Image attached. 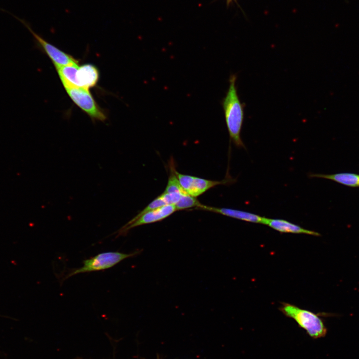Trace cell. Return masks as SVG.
I'll return each mask as SVG.
<instances>
[{
	"label": "cell",
	"mask_w": 359,
	"mask_h": 359,
	"mask_svg": "<svg viewBox=\"0 0 359 359\" xmlns=\"http://www.w3.org/2000/svg\"><path fill=\"white\" fill-rule=\"evenodd\" d=\"M236 80V74L230 75L229 88L221 104L230 141L237 148L245 149V146L241 138V132L244 119L245 104L241 102L238 95Z\"/></svg>",
	"instance_id": "6da1fadb"
},
{
	"label": "cell",
	"mask_w": 359,
	"mask_h": 359,
	"mask_svg": "<svg viewBox=\"0 0 359 359\" xmlns=\"http://www.w3.org/2000/svg\"><path fill=\"white\" fill-rule=\"evenodd\" d=\"M279 309L285 316L293 319L311 338L317 339L326 335V327L318 314L285 302L282 303Z\"/></svg>",
	"instance_id": "7a4b0ae2"
},
{
	"label": "cell",
	"mask_w": 359,
	"mask_h": 359,
	"mask_svg": "<svg viewBox=\"0 0 359 359\" xmlns=\"http://www.w3.org/2000/svg\"><path fill=\"white\" fill-rule=\"evenodd\" d=\"M141 252V250H137L129 254L118 251L99 253L84 260L82 267L72 269L66 275L63 280L79 273L102 271L110 268L126 258L139 254Z\"/></svg>",
	"instance_id": "3957f363"
},
{
	"label": "cell",
	"mask_w": 359,
	"mask_h": 359,
	"mask_svg": "<svg viewBox=\"0 0 359 359\" xmlns=\"http://www.w3.org/2000/svg\"><path fill=\"white\" fill-rule=\"evenodd\" d=\"M2 11L8 13L20 22L32 35L36 47L44 52L52 61L55 66H65L78 64V61L72 56L60 50L47 42L41 35L36 33L32 28L31 24L24 18H20L10 12L0 8Z\"/></svg>",
	"instance_id": "277c9868"
},
{
	"label": "cell",
	"mask_w": 359,
	"mask_h": 359,
	"mask_svg": "<svg viewBox=\"0 0 359 359\" xmlns=\"http://www.w3.org/2000/svg\"><path fill=\"white\" fill-rule=\"evenodd\" d=\"M175 173L184 191L195 197L200 196L217 185H227L235 181V179L228 177L221 181L206 180L196 176L181 174L178 172L176 169Z\"/></svg>",
	"instance_id": "5b68a950"
},
{
	"label": "cell",
	"mask_w": 359,
	"mask_h": 359,
	"mask_svg": "<svg viewBox=\"0 0 359 359\" xmlns=\"http://www.w3.org/2000/svg\"><path fill=\"white\" fill-rule=\"evenodd\" d=\"M64 88L72 100L93 120L104 121L106 116L97 104L88 89L65 86Z\"/></svg>",
	"instance_id": "8992f818"
},
{
	"label": "cell",
	"mask_w": 359,
	"mask_h": 359,
	"mask_svg": "<svg viewBox=\"0 0 359 359\" xmlns=\"http://www.w3.org/2000/svg\"><path fill=\"white\" fill-rule=\"evenodd\" d=\"M176 211L174 205H166L141 215H136L117 232V236L126 235L134 227L161 221Z\"/></svg>",
	"instance_id": "52a82bcc"
},
{
	"label": "cell",
	"mask_w": 359,
	"mask_h": 359,
	"mask_svg": "<svg viewBox=\"0 0 359 359\" xmlns=\"http://www.w3.org/2000/svg\"><path fill=\"white\" fill-rule=\"evenodd\" d=\"M196 209L218 213L231 218L254 223L263 224L265 219V217L244 211L226 208H217L203 204Z\"/></svg>",
	"instance_id": "ba28073f"
},
{
	"label": "cell",
	"mask_w": 359,
	"mask_h": 359,
	"mask_svg": "<svg viewBox=\"0 0 359 359\" xmlns=\"http://www.w3.org/2000/svg\"><path fill=\"white\" fill-rule=\"evenodd\" d=\"M76 87L88 89L94 87L99 78L98 69L91 64L79 66L76 73Z\"/></svg>",
	"instance_id": "9c48e42d"
},
{
	"label": "cell",
	"mask_w": 359,
	"mask_h": 359,
	"mask_svg": "<svg viewBox=\"0 0 359 359\" xmlns=\"http://www.w3.org/2000/svg\"><path fill=\"white\" fill-rule=\"evenodd\" d=\"M263 224L281 233L305 234L313 236H319V234L316 232L306 229L284 219H271L265 217Z\"/></svg>",
	"instance_id": "30bf717a"
},
{
	"label": "cell",
	"mask_w": 359,
	"mask_h": 359,
	"mask_svg": "<svg viewBox=\"0 0 359 359\" xmlns=\"http://www.w3.org/2000/svg\"><path fill=\"white\" fill-rule=\"evenodd\" d=\"M309 176L329 179L350 186H359V175L354 174L339 173L331 175L311 174Z\"/></svg>",
	"instance_id": "8fae6325"
},
{
	"label": "cell",
	"mask_w": 359,
	"mask_h": 359,
	"mask_svg": "<svg viewBox=\"0 0 359 359\" xmlns=\"http://www.w3.org/2000/svg\"><path fill=\"white\" fill-rule=\"evenodd\" d=\"M202 204L196 197L185 193L181 197L175 206L176 210L179 211L192 208L196 209Z\"/></svg>",
	"instance_id": "7c38bea8"
},
{
	"label": "cell",
	"mask_w": 359,
	"mask_h": 359,
	"mask_svg": "<svg viewBox=\"0 0 359 359\" xmlns=\"http://www.w3.org/2000/svg\"><path fill=\"white\" fill-rule=\"evenodd\" d=\"M233 0H227V3L228 4H230V2H231Z\"/></svg>",
	"instance_id": "4fadbf2b"
}]
</instances>
